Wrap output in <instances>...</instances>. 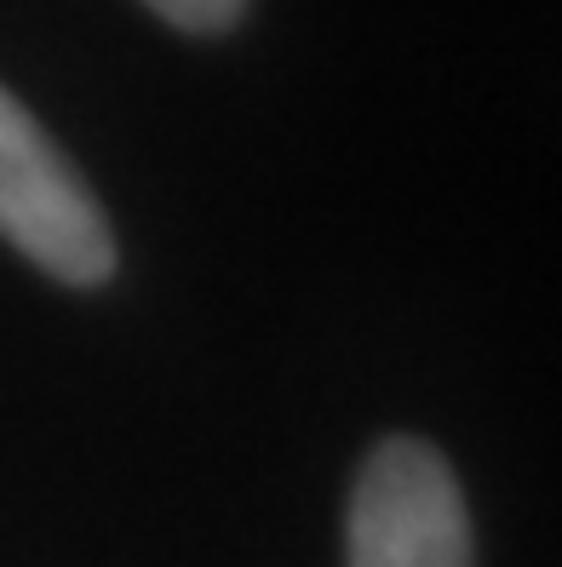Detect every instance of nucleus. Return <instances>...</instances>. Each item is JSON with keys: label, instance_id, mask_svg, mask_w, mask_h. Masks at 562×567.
I'll return each mask as SVG.
<instances>
[{"label": "nucleus", "instance_id": "nucleus-1", "mask_svg": "<svg viewBox=\"0 0 562 567\" xmlns=\"http://www.w3.org/2000/svg\"><path fill=\"white\" fill-rule=\"evenodd\" d=\"M0 241L63 287H104L115 276V229L81 166L52 132L0 86Z\"/></svg>", "mask_w": 562, "mask_h": 567}, {"label": "nucleus", "instance_id": "nucleus-2", "mask_svg": "<svg viewBox=\"0 0 562 567\" xmlns=\"http://www.w3.org/2000/svg\"><path fill=\"white\" fill-rule=\"evenodd\" d=\"M345 567H477L471 511L453 464L419 436H385L356 471Z\"/></svg>", "mask_w": 562, "mask_h": 567}, {"label": "nucleus", "instance_id": "nucleus-3", "mask_svg": "<svg viewBox=\"0 0 562 567\" xmlns=\"http://www.w3.org/2000/svg\"><path fill=\"white\" fill-rule=\"evenodd\" d=\"M144 7L161 23L184 29V35H224V29H236L247 18L253 0H144Z\"/></svg>", "mask_w": 562, "mask_h": 567}]
</instances>
